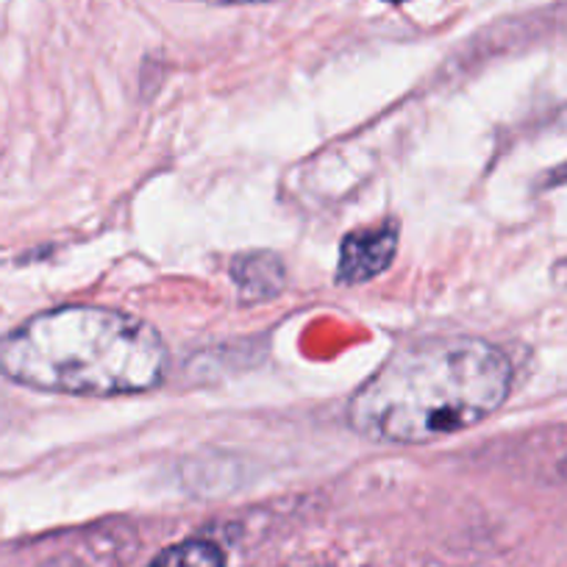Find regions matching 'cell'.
<instances>
[{
  "label": "cell",
  "mask_w": 567,
  "mask_h": 567,
  "mask_svg": "<svg viewBox=\"0 0 567 567\" xmlns=\"http://www.w3.org/2000/svg\"><path fill=\"white\" fill-rule=\"evenodd\" d=\"M384 3H395L398 7V3H406V0H384Z\"/></svg>",
  "instance_id": "obj_8"
},
{
  "label": "cell",
  "mask_w": 567,
  "mask_h": 567,
  "mask_svg": "<svg viewBox=\"0 0 567 567\" xmlns=\"http://www.w3.org/2000/svg\"><path fill=\"white\" fill-rule=\"evenodd\" d=\"M0 370L18 384L64 395L148 392L167 373L154 326L101 307H59L20 326L0 348Z\"/></svg>",
  "instance_id": "obj_2"
},
{
  "label": "cell",
  "mask_w": 567,
  "mask_h": 567,
  "mask_svg": "<svg viewBox=\"0 0 567 567\" xmlns=\"http://www.w3.org/2000/svg\"><path fill=\"white\" fill-rule=\"evenodd\" d=\"M565 182H567V162L561 167H556L548 178V184H565Z\"/></svg>",
  "instance_id": "obj_6"
},
{
  "label": "cell",
  "mask_w": 567,
  "mask_h": 567,
  "mask_svg": "<svg viewBox=\"0 0 567 567\" xmlns=\"http://www.w3.org/2000/svg\"><path fill=\"white\" fill-rule=\"evenodd\" d=\"M398 250V223L386 220L379 226L362 228L342 239L340 265H337V281L340 284H364L381 276L392 265Z\"/></svg>",
  "instance_id": "obj_3"
},
{
  "label": "cell",
  "mask_w": 567,
  "mask_h": 567,
  "mask_svg": "<svg viewBox=\"0 0 567 567\" xmlns=\"http://www.w3.org/2000/svg\"><path fill=\"white\" fill-rule=\"evenodd\" d=\"M234 284H237L243 301H267V298L278 296L284 290V261L276 254L267 250H254V254H243L234 259L231 265Z\"/></svg>",
  "instance_id": "obj_4"
},
{
  "label": "cell",
  "mask_w": 567,
  "mask_h": 567,
  "mask_svg": "<svg viewBox=\"0 0 567 567\" xmlns=\"http://www.w3.org/2000/svg\"><path fill=\"white\" fill-rule=\"evenodd\" d=\"M215 3H223V7H245V3H272V0H215Z\"/></svg>",
  "instance_id": "obj_7"
},
{
  "label": "cell",
  "mask_w": 567,
  "mask_h": 567,
  "mask_svg": "<svg viewBox=\"0 0 567 567\" xmlns=\"http://www.w3.org/2000/svg\"><path fill=\"white\" fill-rule=\"evenodd\" d=\"M512 386L504 351L473 337H440L392 353L348 406L359 434L381 443H432L501 409Z\"/></svg>",
  "instance_id": "obj_1"
},
{
  "label": "cell",
  "mask_w": 567,
  "mask_h": 567,
  "mask_svg": "<svg viewBox=\"0 0 567 567\" xmlns=\"http://www.w3.org/2000/svg\"><path fill=\"white\" fill-rule=\"evenodd\" d=\"M151 567H226V556L215 543L206 539H187L173 548H165Z\"/></svg>",
  "instance_id": "obj_5"
}]
</instances>
